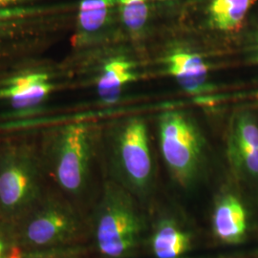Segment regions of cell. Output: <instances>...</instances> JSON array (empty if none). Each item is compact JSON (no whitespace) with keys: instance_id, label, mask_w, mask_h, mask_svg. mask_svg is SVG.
Here are the masks:
<instances>
[{"instance_id":"6da1fadb","label":"cell","mask_w":258,"mask_h":258,"mask_svg":"<svg viewBox=\"0 0 258 258\" xmlns=\"http://www.w3.org/2000/svg\"><path fill=\"white\" fill-rule=\"evenodd\" d=\"M96 144V127L77 121L47 130L38 145L49 180L70 199L86 188Z\"/></svg>"},{"instance_id":"7a4b0ae2","label":"cell","mask_w":258,"mask_h":258,"mask_svg":"<svg viewBox=\"0 0 258 258\" xmlns=\"http://www.w3.org/2000/svg\"><path fill=\"white\" fill-rule=\"evenodd\" d=\"M39 146L22 140L0 142V217L16 223L49 187Z\"/></svg>"},{"instance_id":"3957f363","label":"cell","mask_w":258,"mask_h":258,"mask_svg":"<svg viewBox=\"0 0 258 258\" xmlns=\"http://www.w3.org/2000/svg\"><path fill=\"white\" fill-rule=\"evenodd\" d=\"M15 228L22 249H45L79 245L83 224L70 198L49 188Z\"/></svg>"},{"instance_id":"277c9868","label":"cell","mask_w":258,"mask_h":258,"mask_svg":"<svg viewBox=\"0 0 258 258\" xmlns=\"http://www.w3.org/2000/svg\"><path fill=\"white\" fill-rule=\"evenodd\" d=\"M93 237L104 258L126 256L137 244L141 221L127 192L117 182H107L93 219Z\"/></svg>"},{"instance_id":"5b68a950","label":"cell","mask_w":258,"mask_h":258,"mask_svg":"<svg viewBox=\"0 0 258 258\" xmlns=\"http://www.w3.org/2000/svg\"><path fill=\"white\" fill-rule=\"evenodd\" d=\"M162 155L180 184H189L197 175L204 154V138L194 119L184 111L164 112L158 119Z\"/></svg>"},{"instance_id":"8992f818","label":"cell","mask_w":258,"mask_h":258,"mask_svg":"<svg viewBox=\"0 0 258 258\" xmlns=\"http://www.w3.org/2000/svg\"><path fill=\"white\" fill-rule=\"evenodd\" d=\"M112 167L123 183L135 189L147 188L153 176V162L145 120L130 117L110 131Z\"/></svg>"},{"instance_id":"52a82bcc","label":"cell","mask_w":258,"mask_h":258,"mask_svg":"<svg viewBox=\"0 0 258 258\" xmlns=\"http://www.w3.org/2000/svg\"><path fill=\"white\" fill-rule=\"evenodd\" d=\"M118 18L117 0H80L77 8V41L85 43L105 34Z\"/></svg>"},{"instance_id":"ba28073f","label":"cell","mask_w":258,"mask_h":258,"mask_svg":"<svg viewBox=\"0 0 258 258\" xmlns=\"http://www.w3.org/2000/svg\"><path fill=\"white\" fill-rule=\"evenodd\" d=\"M166 64L168 73L185 92L199 95L212 90V85L209 82V66L201 55L176 51L166 57Z\"/></svg>"},{"instance_id":"9c48e42d","label":"cell","mask_w":258,"mask_h":258,"mask_svg":"<svg viewBox=\"0 0 258 258\" xmlns=\"http://www.w3.org/2000/svg\"><path fill=\"white\" fill-rule=\"evenodd\" d=\"M52 89L45 73L22 75L10 80L0 89V99L8 100L18 109L30 108L43 102Z\"/></svg>"},{"instance_id":"30bf717a","label":"cell","mask_w":258,"mask_h":258,"mask_svg":"<svg viewBox=\"0 0 258 258\" xmlns=\"http://www.w3.org/2000/svg\"><path fill=\"white\" fill-rule=\"evenodd\" d=\"M213 230L219 239L238 243L247 230V215L243 205L232 195L223 197L213 213Z\"/></svg>"},{"instance_id":"8fae6325","label":"cell","mask_w":258,"mask_h":258,"mask_svg":"<svg viewBox=\"0 0 258 258\" xmlns=\"http://www.w3.org/2000/svg\"><path fill=\"white\" fill-rule=\"evenodd\" d=\"M137 80L135 66L127 59L118 57L111 59L102 68L97 82V91L102 102H116L122 89Z\"/></svg>"},{"instance_id":"7c38bea8","label":"cell","mask_w":258,"mask_h":258,"mask_svg":"<svg viewBox=\"0 0 258 258\" xmlns=\"http://www.w3.org/2000/svg\"><path fill=\"white\" fill-rule=\"evenodd\" d=\"M257 0H209L206 14L211 27L221 32L237 31Z\"/></svg>"},{"instance_id":"4fadbf2b","label":"cell","mask_w":258,"mask_h":258,"mask_svg":"<svg viewBox=\"0 0 258 258\" xmlns=\"http://www.w3.org/2000/svg\"><path fill=\"white\" fill-rule=\"evenodd\" d=\"M157 258H180L190 246V237L174 223L165 221L160 224L152 240Z\"/></svg>"},{"instance_id":"5bb4252c","label":"cell","mask_w":258,"mask_h":258,"mask_svg":"<svg viewBox=\"0 0 258 258\" xmlns=\"http://www.w3.org/2000/svg\"><path fill=\"white\" fill-rule=\"evenodd\" d=\"M117 14L121 25L133 37L141 36L150 18L148 0H117Z\"/></svg>"},{"instance_id":"9a60e30c","label":"cell","mask_w":258,"mask_h":258,"mask_svg":"<svg viewBox=\"0 0 258 258\" xmlns=\"http://www.w3.org/2000/svg\"><path fill=\"white\" fill-rule=\"evenodd\" d=\"M230 156L236 166L249 174L258 176V148L229 139Z\"/></svg>"},{"instance_id":"2e32d148","label":"cell","mask_w":258,"mask_h":258,"mask_svg":"<svg viewBox=\"0 0 258 258\" xmlns=\"http://www.w3.org/2000/svg\"><path fill=\"white\" fill-rule=\"evenodd\" d=\"M24 249L17 237L15 223L0 217V258H23Z\"/></svg>"},{"instance_id":"e0dca14e","label":"cell","mask_w":258,"mask_h":258,"mask_svg":"<svg viewBox=\"0 0 258 258\" xmlns=\"http://www.w3.org/2000/svg\"><path fill=\"white\" fill-rule=\"evenodd\" d=\"M86 249L82 245L24 249L23 258H83Z\"/></svg>"},{"instance_id":"ac0fdd59","label":"cell","mask_w":258,"mask_h":258,"mask_svg":"<svg viewBox=\"0 0 258 258\" xmlns=\"http://www.w3.org/2000/svg\"><path fill=\"white\" fill-rule=\"evenodd\" d=\"M55 0H0V11L53 5Z\"/></svg>"},{"instance_id":"d6986e66","label":"cell","mask_w":258,"mask_h":258,"mask_svg":"<svg viewBox=\"0 0 258 258\" xmlns=\"http://www.w3.org/2000/svg\"><path fill=\"white\" fill-rule=\"evenodd\" d=\"M250 61L254 64H258V31L255 34V37L253 39L252 46L250 48V55H249Z\"/></svg>"}]
</instances>
